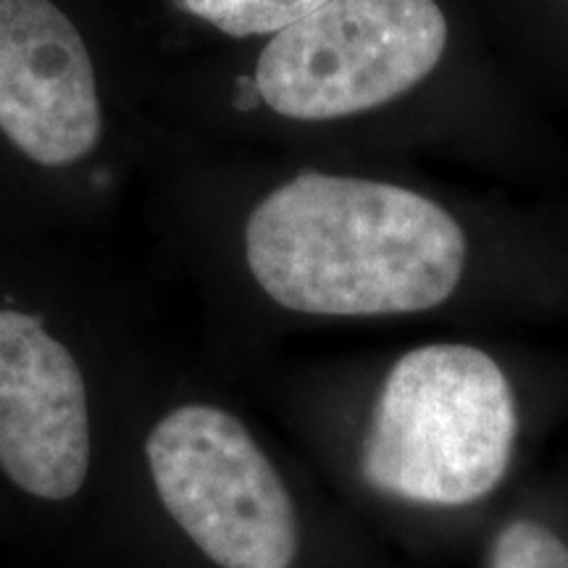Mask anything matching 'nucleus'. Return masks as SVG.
<instances>
[{
  "label": "nucleus",
  "instance_id": "obj_8",
  "mask_svg": "<svg viewBox=\"0 0 568 568\" xmlns=\"http://www.w3.org/2000/svg\"><path fill=\"white\" fill-rule=\"evenodd\" d=\"M487 568H568V545L542 524L518 518L497 531Z\"/></svg>",
  "mask_w": 568,
  "mask_h": 568
},
{
  "label": "nucleus",
  "instance_id": "obj_4",
  "mask_svg": "<svg viewBox=\"0 0 568 568\" xmlns=\"http://www.w3.org/2000/svg\"><path fill=\"white\" fill-rule=\"evenodd\" d=\"M145 453L163 508L213 564L293 566V500L240 418L213 406H182L153 426Z\"/></svg>",
  "mask_w": 568,
  "mask_h": 568
},
{
  "label": "nucleus",
  "instance_id": "obj_2",
  "mask_svg": "<svg viewBox=\"0 0 568 568\" xmlns=\"http://www.w3.org/2000/svg\"><path fill=\"white\" fill-rule=\"evenodd\" d=\"M518 432L503 368L471 345H426L387 374L361 468L379 493L458 508L506 477Z\"/></svg>",
  "mask_w": 568,
  "mask_h": 568
},
{
  "label": "nucleus",
  "instance_id": "obj_1",
  "mask_svg": "<svg viewBox=\"0 0 568 568\" xmlns=\"http://www.w3.org/2000/svg\"><path fill=\"white\" fill-rule=\"evenodd\" d=\"M245 255L261 290L284 308L389 316L453 295L466 237L443 205L406 187L303 172L251 213Z\"/></svg>",
  "mask_w": 568,
  "mask_h": 568
},
{
  "label": "nucleus",
  "instance_id": "obj_3",
  "mask_svg": "<svg viewBox=\"0 0 568 568\" xmlns=\"http://www.w3.org/2000/svg\"><path fill=\"white\" fill-rule=\"evenodd\" d=\"M445 45L447 21L435 0H329L274 34L253 80L272 111L326 122L416 88Z\"/></svg>",
  "mask_w": 568,
  "mask_h": 568
},
{
  "label": "nucleus",
  "instance_id": "obj_5",
  "mask_svg": "<svg viewBox=\"0 0 568 568\" xmlns=\"http://www.w3.org/2000/svg\"><path fill=\"white\" fill-rule=\"evenodd\" d=\"M0 132L40 166H69L103 132L82 34L51 0H0Z\"/></svg>",
  "mask_w": 568,
  "mask_h": 568
},
{
  "label": "nucleus",
  "instance_id": "obj_6",
  "mask_svg": "<svg viewBox=\"0 0 568 568\" xmlns=\"http://www.w3.org/2000/svg\"><path fill=\"white\" fill-rule=\"evenodd\" d=\"M0 468L42 500L80 493L90 416L74 355L38 316L0 311Z\"/></svg>",
  "mask_w": 568,
  "mask_h": 568
},
{
  "label": "nucleus",
  "instance_id": "obj_7",
  "mask_svg": "<svg viewBox=\"0 0 568 568\" xmlns=\"http://www.w3.org/2000/svg\"><path fill=\"white\" fill-rule=\"evenodd\" d=\"M329 0H174L190 17H197L230 38L280 34L322 9Z\"/></svg>",
  "mask_w": 568,
  "mask_h": 568
}]
</instances>
